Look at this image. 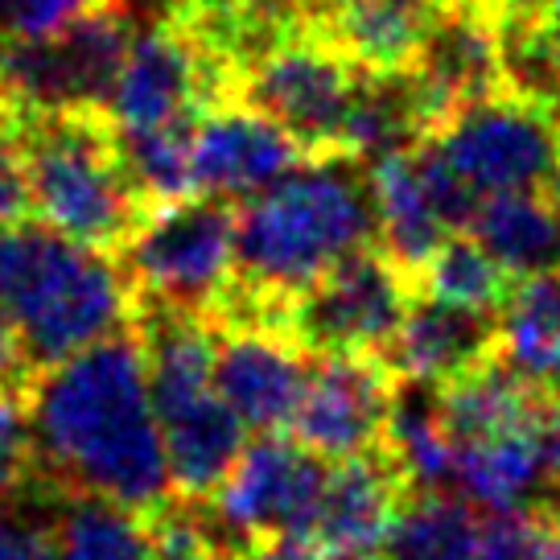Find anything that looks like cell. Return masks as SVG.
Wrapping results in <instances>:
<instances>
[{
    "instance_id": "6da1fadb",
    "label": "cell",
    "mask_w": 560,
    "mask_h": 560,
    "mask_svg": "<svg viewBox=\"0 0 560 560\" xmlns=\"http://www.w3.org/2000/svg\"><path fill=\"white\" fill-rule=\"evenodd\" d=\"M37 478L137 515L170 508V454L137 326L54 363L25 387Z\"/></svg>"
},
{
    "instance_id": "7a4b0ae2",
    "label": "cell",
    "mask_w": 560,
    "mask_h": 560,
    "mask_svg": "<svg viewBox=\"0 0 560 560\" xmlns=\"http://www.w3.org/2000/svg\"><path fill=\"white\" fill-rule=\"evenodd\" d=\"M354 158H310L277 186L256 194L240 214V280L219 317H264L284 326L301 289L326 277L350 252L371 247L375 202Z\"/></svg>"
},
{
    "instance_id": "3957f363",
    "label": "cell",
    "mask_w": 560,
    "mask_h": 560,
    "mask_svg": "<svg viewBox=\"0 0 560 560\" xmlns=\"http://www.w3.org/2000/svg\"><path fill=\"white\" fill-rule=\"evenodd\" d=\"M0 314L21 334L34 380L137 322V293L100 247L46 223H0Z\"/></svg>"
},
{
    "instance_id": "277c9868",
    "label": "cell",
    "mask_w": 560,
    "mask_h": 560,
    "mask_svg": "<svg viewBox=\"0 0 560 560\" xmlns=\"http://www.w3.org/2000/svg\"><path fill=\"white\" fill-rule=\"evenodd\" d=\"M30 210L46 228L120 252L149 210L107 112H37L18 120Z\"/></svg>"
},
{
    "instance_id": "5b68a950",
    "label": "cell",
    "mask_w": 560,
    "mask_h": 560,
    "mask_svg": "<svg viewBox=\"0 0 560 560\" xmlns=\"http://www.w3.org/2000/svg\"><path fill=\"white\" fill-rule=\"evenodd\" d=\"M240 219L223 198H177L144 210L128 244L116 252L137 310H186L214 317L235 289Z\"/></svg>"
},
{
    "instance_id": "8992f818",
    "label": "cell",
    "mask_w": 560,
    "mask_h": 560,
    "mask_svg": "<svg viewBox=\"0 0 560 560\" xmlns=\"http://www.w3.org/2000/svg\"><path fill=\"white\" fill-rule=\"evenodd\" d=\"M132 37L128 0H95L46 37L0 30V107L13 120L37 112H107Z\"/></svg>"
},
{
    "instance_id": "52a82bcc",
    "label": "cell",
    "mask_w": 560,
    "mask_h": 560,
    "mask_svg": "<svg viewBox=\"0 0 560 560\" xmlns=\"http://www.w3.org/2000/svg\"><path fill=\"white\" fill-rule=\"evenodd\" d=\"M368 67H359L330 37L310 30L280 37L256 54L235 79V104L284 124L310 158H347L342 140Z\"/></svg>"
},
{
    "instance_id": "ba28073f",
    "label": "cell",
    "mask_w": 560,
    "mask_h": 560,
    "mask_svg": "<svg viewBox=\"0 0 560 560\" xmlns=\"http://www.w3.org/2000/svg\"><path fill=\"white\" fill-rule=\"evenodd\" d=\"M417 284L384 247H359L301 289L284 310V330L305 354H387Z\"/></svg>"
},
{
    "instance_id": "9c48e42d",
    "label": "cell",
    "mask_w": 560,
    "mask_h": 560,
    "mask_svg": "<svg viewBox=\"0 0 560 560\" xmlns=\"http://www.w3.org/2000/svg\"><path fill=\"white\" fill-rule=\"evenodd\" d=\"M429 140L478 198L548 190L560 170V116L511 88L457 107Z\"/></svg>"
},
{
    "instance_id": "30bf717a",
    "label": "cell",
    "mask_w": 560,
    "mask_h": 560,
    "mask_svg": "<svg viewBox=\"0 0 560 560\" xmlns=\"http://www.w3.org/2000/svg\"><path fill=\"white\" fill-rule=\"evenodd\" d=\"M235 100V70L186 34L177 21H158L132 37L107 116L120 132H153L194 124L210 107Z\"/></svg>"
},
{
    "instance_id": "8fae6325",
    "label": "cell",
    "mask_w": 560,
    "mask_h": 560,
    "mask_svg": "<svg viewBox=\"0 0 560 560\" xmlns=\"http://www.w3.org/2000/svg\"><path fill=\"white\" fill-rule=\"evenodd\" d=\"M326 457L298 438L264 433L244 445L223 487L210 494V515L247 548L284 536H310L326 490Z\"/></svg>"
},
{
    "instance_id": "7c38bea8",
    "label": "cell",
    "mask_w": 560,
    "mask_h": 560,
    "mask_svg": "<svg viewBox=\"0 0 560 560\" xmlns=\"http://www.w3.org/2000/svg\"><path fill=\"white\" fill-rule=\"evenodd\" d=\"M396 387L384 354H314L289 429L326 462L384 450Z\"/></svg>"
},
{
    "instance_id": "4fadbf2b",
    "label": "cell",
    "mask_w": 560,
    "mask_h": 560,
    "mask_svg": "<svg viewBox=\"0 0 560 560\" xmlns=\"http://www.w3.org/2000/svg\"><path fill=\"white\" fill-rule=\"evenodd\" d=\"M214 322V387L256 433H280L298 412L305 359L298 338L264 317Z\"/></svg>"
},
{
    "instance_id": "5bb4252c",
    "label": "cell",
    "mask_w": 560,
    "mask_h": 560,
    "mask_svg": "<svg viewBox=\"0 0 560 560\" xmlns=\"http://www.w3.org/2000/svg\"><path fill=\"white\" fill-rule=\"evenodd\" d=\"M301 140L247 104L210 107L194 124V194L210 198H256L298 170Z\"/></svg>"
},
{
    "instance_id": "9a60e30c",
    "label": "cell",
    "mask_w": 560,
    "mask_h": 560,
    "mask_svg": "<svg viewBox=\"0 0 560 560\" xmlns=\"http://www.w3.org/2000/svg\"><path fill=\"white\" fill-rule=\"evenodd\" d=\"M408 494L412 490L387 450L338 457L326 474L314 532L305 540L326 544L334 552H380Z\"/></svg>"
},
{
    "instance_id": "2e32d148",
    "label": "cell",
    "mask_w": 560,
    "mask_h": 560,
    "mask_svg": "<svg viewBox=\"0 0 560 560\" xmlns=\"http://www.w3.org/2000/svg\"><path fill=\"white\" fill-rule=\"evenodd\" d=\"M494 354H499V317L490 310H470L417 293L384 359L400 380L450 384L457 375L482 368Z\"/></svg>"
},
{
    "instance_id": "e0dca14e",
    "label": "cell",
    "mask_w": 560,
    "mask_h": 560,
    "mask_svg": "<svg viewBox=\"0 0 560 560\" xmlns=\"http://www.w3.org/2000/svg\"><path fill=\"white\" fill-rule=\"evenodd\" d=\"M371 202H375V240L392 260L417 284L420 268L445 244V219H441L433 194L424 186L412 149L384 153L368 161Z\"/></svg>"
},
{
    "instance_id": "ac0fdd59",
    "label": "cell",
    "mask_w": 560,
    "mask_h": 560,
    "mask_svg": "<svg viewBox=\"0 0 560 560\" xmlns=\"http://www.w3.org/2000/svg\"><path fill=\"white\" fill-rule=\"evenodd\" d=\"M165 433V454H170V474H174L177 499L186 503H207L214 490L223 487V478L244 454L247 424L235 417L219 392L198 400L186 412L161 420Z\"/></svg>"
},
{
    "instance_id": "d6986e66",
    "label": "cell",
    "mask_w": 560,
    "mask_h": 560,
    "mask_svg": "<svg viewBox=\"0 0 560 560\" xmlns=\"http://www.w3.org/2000/svg\"><path fill=\"white\" fill-rule=\"evenodd\" d=\"M540 420L520 433L457 445L454 490H462V499H470L474 508L490 515H508L524 511L536 494H544L548 462L540 450Z\"/></svg>"
},
{
    "instance_id": "ffe728a7",
    "label": "cell",
    "mask_w": 560,
    "mask_h": 560,
    "mask_svg": "<svg viewBox=\"0 0 560 560\" xmlns=\"http://www.w3.org/2000/svg\"><path fill=\"white\" fill-rule=\"evenodd\" d=\"M499 359L560 404V268L515 284L499 310Z\"/></svg>"
},
{
    "instance_id": "44dd1931",
    "label": "cell",
    "mask_w": 560,
    "mask_h": 560,
    "mask_svg": "<svg viewBox=\"0 0 560 560\" xmlns=\"http://www.w3.org/2000/svg\"><path fill=\"white\" fill-rule=\"evenodd\" d=\"M384 450L400 466L412 494L424 490H454L457 445L441 417V384L400 380L392 417H387Z\"/></svg>"
},
{
    "instance_id": "7402d4cb",
    "label": "cell",
    "mask_w": 560,
    "mask_h": 560,
    "mask_svg": "<svg viewBox=\"0 0 560 560\" xmlns=\"http://www.w3.org/2000/svg\"><path fill=\"white\" fill-rule=\"evenodd\" d=\"M470 231L508 272L536 277L560 268V207L548 190L490 194L474 214Z\"/></svg>"
},
{
    "instance_id": "603a6c76",
    "label": "cell",
    "mask_w": 560,
    "mask_h": 560,
    "mask_svg": "<svg viewBox=\"0 0 560 560\" xmlns=\"http://www.w3.org/2000/svg\"><path fill=\"white\" fill-rule=\"evenodd\" d=\"M54 490V548L58 560H153L149 520L95 494Z\"/></svg>"
},
{
    "instance_id": "cb8c5ba5",
    "label": "cell",
    "mask_w": 560,
    "mask_h": 560,
    "mask_svg": "<svg viewBox=\"0 0 560 560\" xmlns=\"http://www.w3.org/2000/svg\"><path fill=\"white\" fill-rule=\"evenodd\" d=\"M470 499H457L450 490L408 494L400 520L387 536L384 560H478L487 520Z\"/></svg>"
},
{
    "instance_id": "d4e9b609",
    "label": "cell",
    "mask_w": 560,
    "mask_h": 560,
    "mask_svg": "<svg viewBox=\"0 0 560 560\" xmlns=\"http://www.w3.org/2000/svg\"><path fill=\"white\" fill-rule=\"evenodd\" d=\"M417 293L499 314L511 293V272L474 235H457L445 240L420 268Z\"/></svg>"
},
{
    "instance_id": "484cf974",
    "label": "cell",
    "mask_w": 560,
    "mask_h": 560,
    "mask_svg": "<svg viewBox=\"0 0 560 560\" xmlns=\"http://www.w3.org/2000/svg\"><path fill=\"white\" fill-rule=\"evenodd\" d=\"M194 124L153 128V132H120L116 128L124 161L137 177L140 194L149 198V207L194 194Z\"/></svg>"
},
{
    "instance_id": "4316f807",
    "label": "cell",
    "mask_w": 560,
    "mask_h": 560,
    "mask_svg": "<svg viewBox=\"0 0 560 560\" xmlns=\"http://www.w3.org/2000/svg\"><path fill=\"white\" fill-rule=\"evenodd\" d=\"M37 482V454L30 433L25 392H0V511L25 499Z\"/></svg>"
},
{
    "instance_id": "83f0119b",
    "label": "cell",
    "mask_w": 560,
    "mask_h": 560,
    "mask_svg": "<svg viewBox=\"0 0 560 560\" xmlns=\"http://www.w3.org/2000/svg\"><path fill=\"white\" fill-rule=\"evenodd\" d=\"M478 560H560V524L548 511L490 515Z\"/></svg>"
},
{
    "instance_id": "f1b7e54d",
    "label": "cell",
    "mask_w": 560,
    "mask_h": 560,
    "mask_svg": "<svg viewBox=\"0 0 560 560\" xmlns=\"http://www.w3.org/2000/svg\"><path fill=\"white\" fill-rule=\"evenodd\" d=\"M95 0H0V30L4 34L46 37L88 13Z\"/></svg>"
},
{
    "instance_id": "f546056e",
    "label": "cell",
    "mask_w": 560,
    "mask_h": 560,
    "mask_svg": "<svg viewBox=\"0 0 560 560\" xmlns=\"http://www.w3.org/2000/svg\"><path fill=\"white\" fill-rule=\"evenodd\" d=\"M0 560H58L50 524H34L18 511H0Z\"/></svg>"
},
{
    "instance_id": "4dcf8cb0",
    "label": "cell",
    "mask_w": 560,
    "mask_h": 560,
    "mask_svg": "<svg viewBox=\"0 0 560 560\" xmlns=\"http://www.w3.org/2000/svg\"><path fill=\"white\" fill-rule=\"evenodd\" d=\"M244 560H384L375 552H334L326 544L305 540V536H284V540H264L252 544Z\"/></svg>"
},
{
    "instance_id": "1f68e13d",
    "label": "cell",
    "mask_w": 560,
    "mask_h": 560,
    "mask_svg": "<svg viewBox=\"0 0 560 560\" xmlns=\"http://www.w3.org/2000/svg\"><path fill=\"white\" fill-rule=\"evenodd\" d=\"M544 499H548V503H544V511H548V515L560 524V474L548 482V487H544Z\"/></svg>"
},
{
    "instance_id": "d6a6232c",
    "label": "cell",
    "mask_w": 560,
    "mask_h": 560,
    "mask_svg": "<svg viewBox=\"0 0 560 560\" xmlns=\"http://www.w3.org/2000/svg\"><path fill=\"white\" fill-rule=\"evenodd\" d=\"M4 128H18V120H13V116H9L4 107H0V132H4Z\"/></svg>"
}]
</instances>
